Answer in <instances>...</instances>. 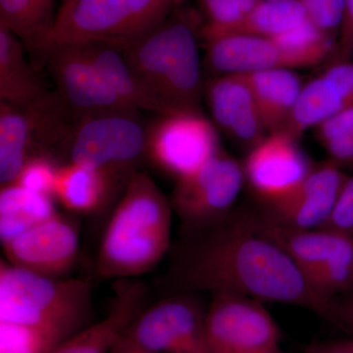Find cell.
I'll return each instance as SVG.
<instances>
[{
    "instance_id": "obj_1",
    "label": "cell",
    "mask_w": 353,
    "mask_h": 353,
    "mask_svg": "<svg viewBox=\"0 0 353 353\" xmlns=\"http://www.w3.org/2000/svg\"><path fill=\"white\" fill-rule=\"evenodd\" d=\"M171 252L158 282L166 296L226 292L331 317L334 301L313 290L289 254L256 229L250 212L231 213L213 226L189 232Z\"/></svg>"
},
{
    "instance_id": "obj_30",
    "label": "cell",
    "mask_w": 353,
    "mask_h": 353,
    "mask_svg": "<svg viewBox=\"0 0 353 353\" xmlns=\"http://www.w3.org/2000/svg\"><path fill=\"white\" fill-rule=\"evenodd\" d=\"M203 15L201 39L206 41L224 30L233 27L261 0H197Z\"/></svg>"
},
{
    "instance_id": "obj_27",
    "label": "cell",
    "mask_w": 353,
    "mask_h": 353,
    "mask_svg": "<svg viewBox=\"0 0 353 353\" xmlns=\"http://www.w3.org/2000/svg\"><path fill=\"white\" fill-rule=\"evenodd\" d=\"M306 20L307 15L301 1L261 0L240 22L206 41L226 36L276 39Z\"/></svg>"
},
{
    "instance_id": "obj_42",
    "label": "cell",
    "mask_w": 353,
    "mask_h": 353,
    "mask_svg": "<svg viewBox=\"0 0 353 353\" xmlns=\"http://www.w3.org/2000/svg\"><path fill=\"white\" fill-rule=\"evenodd\" d=\"M271 1H301V0H271Z\"/></svg>"
},
{
    "instance_id": "obj_23",
    "label": "cell",
    "mask_w": 353,
    "mask_h": 353,
    "mask_svg": "<svg viewBox=\"0 0 353 353\" xmlns=\"http://www.w3.org/2000/svg\"><path fill=\"white\" fill-rule=\"evenodd\" d=\"M25 50L22 41L0 26V101L11 105H28L48 92Z\"/></svg>"
},
{
    "instance_id": "obj_19",
    "label": "cell",
    "mask_w": 353,
    "mask_h": 353,
    "mask_svg": "<svg viewBox=\"0 0 353 353\" xmlns=\"http://www.w3.org/2000/svg\"><path fill=\"white\" fill-rule=\"evenodd\" d=\"M205 65L215 77L248 75L269 69L296 70L294 60L273 39L220 37L206 41Z\"/></svg>"
},
{
    "instance_id": "obj_10",
    "label": "cell",
    "mask_w": 353,
    "mask_h": 353,
    "mask_svg": "<svg viewBox=\"0 0 353 353\" xmlns=\"http://www.w3.org/2000/svg\"><path fill=\"white\" fill-rule=\"evenodd\" d=\"M43 63L55 83V92L74 121L105 114H139L109 87L83 44L51 48L44 54Z\"/></svg>"
},
{
    "instance_id": "obj_21",
    "label": "cell",
    "mask_w": 353,
    "mask_h": 353,
    "mask_svg": "<svg viewBox=\"0 0 353 353\" xmlns=\"http://www.w3.org/2000/svg\"><path fill=\"white\" fill-rule=\"evenodd\" d=\"M117 190L105 174L69 161L58 169L54 199L70 212L92 215L105 208Z\"/></svg>"
},
{
    "instance_id": "obj_17",
    "label": "cell",
    "mask_w": 353,
    "mask_h": 353,
    "mask_svg": "<svg viewBox=\"0 0 353 353\" xmlns=\"http://www.w3.org/2000/svg\"><path fill=\"white\" fill-rule=\"evenodd\" d=\"M108 316L77 332L51 353H110L121 336L146 307L148 290L136 280L115 281Z\"/></svg>"
},
{
    "instance_id": "obj_16",
    "label": "cell",
    "mask_w": 353,
    "mask_h": 353,
    "mask_svg": "<svg viewBox=\"0 0 353 353\" xmlns=\"http://www.w3.org/2000/svg\"><path fill=\"white\" fill-rule=\"evenodd\" d=\"M205 95L214 125L234 143L250 150L268 134L245 76L215 77Z\"/></svg>"
},
{
    "instance_id": "obj_35",
    "label": "cell",
    "mask_w": 353,
    "mask_h": 353,
    "mask_svg": "<svg viewBox=\"0 0 353 353\" xmlns=\"http://www.w3.org/2000/svg\"><path fill=\"white\" fill-rule=\"evenodd\" d=\"M353 54V0H345V18L339 34L334 63L350 61Z\"/></svg>"
},
{
    "instance_id": "obj_29",
    "label": "cell",
    "mask_w": 353,
    "mask_h": 353,
    "mask_svg": "<svg viewBox=\"0 0 353 353\" xmlns=\"http://www.w3.org/2000/svg\"><path fill=\"white\" fill-rule=\"evenodd\" d=\"M316 292L334 301V297L353 289V241L324 263L306 274Z\"/></svg>"
},
{
    "instance_id": "obj_4",
    "label": "cell",
    "mask_w": 353,
    "mask_h": 353,
    "mask_svg": "<svg viewBox=\"0 0 353 353\" xmlns=\"http://www.w3.org/2000/svg\"><path fill=\"white\" fill-rule=\"evenodd\" d=\"M92 310V283L52 278L0 262V322L28 326L87 327Z\"/></svg>"
},
{
    "instance_id": "obj_20",
    "label": "cell",
    "mask_w": 353,
    "mask_h": 353,
    "mask_svg": "<svg viewBox=\"0 0 353 353\" xmlns=\"http://www.w3.org/2000/svg\"><path fill=\"white\" fill-rule=\"evenodd\" d=\"M254 226L278 243L304 275L327 261L353 241V236L328 229H297L285 226L264 213L250 212Z\"/></svg>"
},
{
    "instance_id": "obj_5",
    "label": "cell",
    "mask_w": 353,
    "mask_h": 353,
    "mask_svg": "<svg viewBox=\"0 0 353 353\" xmlns=\"http://www.w3.org/2000/svg\"><path fill=\"white\" fill-rule=\"evenodd\" d=\"M187 0H72L60 7L46 51L63 44L104 43L123 50Z\"/></svg>"
},
{
    "instance_id": "obj_43",
    "label": "cell",
    "mask_w": 353,
    "mask_h": 353,
    "mask_svg": "<svg viewBox=\"0 0 353 353\" xmlns=\"http://www.w3.org/2000/svg\"><path fill=\"white\" fill-rule=\"evenodd\" d=\"M70 1H72V0H62L61 6H65V4L69 3Z\"/></svg>"
},
{
    "instance_id": "obj_36",
    "label": "cell",
    "mask_w": 353,
    "mask_h": 353,
    "mask_svg": "<svg viewBox=\"0 0 353 353\" xmlns=\"http://www.w3.org/2000/svg\"><path fill=\"white\" fill-rule=\"evenodd\" d=\"M322 145L326 148L330 159L339 166L353 168V134H341L327 141Z\"/></svg>"
},
{
    "instance_id": "obj_7",
    "label": "cell",
    "mask_w": 353,
    "mask_h": 353,
    "mask_svg": "<svg viewBox=\"0 0 353 353\" xmlns=\"http://www.w3.org/2000/svg\"><path fill=\"white\" fill-rule=\"evenodd\" d=\"M57 92H50L26 106L0 101V183H14L32 155L63 148L73 123L68 122Z\"/></svg>"
},
{
    "instance_id": "obj_26",
    "label": "cell",
    "mask_w": 353,
    "mask_h": 353,
    "mask_svg": "<svg viewBox=\"0 0 353 353\" xmlns=\"http://www.w3.org/2000/svg\"><path fill=\"white\" fill-rule=\"evenodd\" d=\"M54 199L24 189L16 183L0 190L1 243L57 214Z\"/></svg>"
},
{
    "instance_id": "obj_33",
    "label": "cell",
    "mask_w": 353,
    "mask_h": 353,
    "mask_svg": "<svg viewBox=\"0 0 353 353\" xmlns=\"http://www.w3.org/2000/svg\"><path fill=\"white\" fill-rule=\"evenodd\" d=\"M323 229L353 236V176H347Z\"/></svg>"
},
{
    "instance_id": "obj_39",
    "label": "cell",
    "mask_w": 353,
    "mask_h": 353,
    "mask_svg": "<svg viewBox=\"0 0 353 353\" xmlns=\"http://www.w3.org/2000/svg\"><path fill=\"white\" fill-rule=\"evenodd\" d=\"M110 353H153L132 340L127 334H123L114 345Z\"/></svg>"
},
{
    "instance_id": "obj_14",
    "label": "cell",
    "mask_w": 353,
    "mask_h": 353,
    "mask_svg": "<svg viewBox=\"0 0 353 353\" xmlns=\"http://www.w3.org/2000/svg\"><path fill=\"white\" fill-rule=\"evenodd\" d=\"M13 266L52 278H66L78 259L80 234L73 221L55 214L2 243Z\"/></svg>"
},
{
    "instance_id": "obj_38",
    "label": "cell",
    "mask_w": 353,
    "mask_h": 353,
    "mask_svg": "<svg viewBox=\"0 0 353 353\" xmlns=\"http://www.w3.org/2000/svg\"><path fill=\"white\" fill-rule=\"evenodd\" d=\"M305 353H353V338L311 343Z\"/></svg>"
},
{
    "instance_id": "obj_15",
    "label": "cell",
    "mask_w": 353,
    "mask_h": 353,
    "mask_svg": "<svg viewBox=\"0 0 353 353\" xmlns=\"http://www.w3.org/2000/svg\"><path fill=\"white\" fill-rule=\"evenodd\" d=\"M347 176L331 159L314 165L303 182L283 201L268 206L266 213L285 226L320 229L329 219Z\"/></svg>"
},
{
    "instance_id": "obj_28",
    "label": "cell",
    "mask_w": 353,
    "mask_h": 353,
    "mask_svg": "<svg viewBox=\"0 0 353 353\" xmlns=\"http://www.w3.org/2000/svg\"><path fill=\"white\" fill-rule=\"evenodd\" d=\"M77 332L66 327L0 322V353H51Z\"/></svg>"
},
{
    "instance_id": "obj_3",
    "label": "cell",
    "mask_w": 353,
    "mask_h": 353,
    "mask_svg": "<svg viewBox=\"0 0 353 353\" xmlns=\"http://www.w3.org/2000/svg\"><path fill=\"white\" fill-rule=\"evenodd\" d=\"M202 24L201 14L183 6L121 50L168 113L201 112L205 94L199 50Z\"/></svg>"
},
{
    "instance_id": "obj_13",
    "label": "cell",
    "mask_w": 353,
    "mask_h": 353,
    "mask_svg": "<svg viewBox=\"0 0 353 353\" xmlns=\"http://www.w3.org/2000/svg\"><path fill=\"white\" fill-rule=\"evenodd\" d=\"M299 139L287 130H279L248 150L243 165L245 181L268 206L292 194L314 166Z\"/></svg>"
},
{
    "instance_id": "obj_37",
    "label": "cell",
    "mask_w": 353,
    "mask_h": 353,
    "mask_svg": "<svg viewBox=\"0 0 353 353\" xmlns=\"http://www.w3.org/2000/svg\"><path fill=\"white\" fill-rule=\"evenodd\" d=\"M331 319L353 333V289L340 301H334Z\"/></svg>"
},
{
    "instance_id": "obj_18",
    "label": "cell",
    "mask_w": 353,
    "mask_h": 353,
    "mask_svg": "<svg viewBox=\"0 0 353 353\" xmlns=\"http://www.w3.org/2000/svg\"><path fill=\"white\" fill-rule=\"evenodd\" d=\"M353 108V61L339 62L305 83L284 129L301 138L308 130Z\"/></svg>"
},
{
    "instance_id": "obj_12",
    "label": "cell",
    "mask_w": 353,
    "mask_h": 353,
    "mask_svg": "<svg viewBox=\"0 0 353 353\" xmlns=\"http://www.w3.org/2000/svg\"><path fill=\"white\" fill-rule=\"evenodd\" d=\"M262 301L240 294H213L206 310L211 353H262L279 347L281 332Z\"/></svg>"
},
{
    "instance_id": "obj_22",
    "label": "cell",
    "mask_w": 353,
    "mask_h": 353,
    "mask_svg": "<svg viewBox=\"0 0 353 353\" xmlns=\"http://www.w3.org/2000/svg\"><path fill=\"white\" fill-rule=\"evenodd\" d=\"M245 76L268 134L284 129L303 83L294 70L269 69Z\"/></svg>"
},
{
    "instance_id": "obj_9",
    "label": "cell",
    "mask_w": 353,
    "mask_h": 353,
    "mask_svg": "<svg viewBox=\"0 0 353 353\" xmlns=\"http://www.w3.org/2000/svg\"><path fill=\"white\" fill-rule=\"evenodd\" d=\"M221 150L214 123L201 112L159 114L148 129L146 158L176 181L194 174Z\"/></svg>"
},
{
    "instance_id": "obj_34",
    "label": "cell",
    "mask_w": 353,
    "mask_h": 353,
    "mask_svg": "<svg viewBox=\"0 0 353 353\" xmlns=\"http://www.w3.org/2000/svg\"><path fill=\"white\" fill-rule=\"evenodd\" d=\"M319 141H327L341 134H353V108L345 109L316 128Z\"/></svg>"
},
{
    "instance_id": "obj_41",
    "label": "cell",
    "mask_w": 353,
    "mask_h": 353,
    "mask_svg": "<svg viewBox=\"0 0 353 353\" xmlns=\"http://www.w3.org/2000/svg\"><path fill=\"white\" fill-rule=\"evenodd\" d=\"M262 353H284L283 352H281L280 350H279V347L271 348V350H266V352H262Z\"/></svg>"
},
{
    "instance_id": "obj_31",
    "label": "cell",
    "mask_w": 353,
    "mask_h": 353,
    "mask_svg": "<svg viewBox=\"0 0 353 353\" xmlns=\"http://www.w3.org/2000/svg\"><path fill=\"white\" fill-rule=\"evenodd\" d=\"M59 167L54 158L48 153L32 155L14 183L31 192L54 199L55 181Z\"/></svg>"
},
{
    "instance_id": "obj_11",
    "label": "cell",
    "mask_w": 353,
    "mask_h": 353,
    "mask_svg": "<svg viewBox=\"0 0 353 353\" xmlns=\"http://www.w3.org/2000/svg\"><path fill=\"white\" fill-rule=\"evenodd\" d=\"M205 315L192 292L169 294L143 309L126 334L153 353H211Z\"/></svg>"
},
{
    "instance_id": "obj_8",
    "label": "cell",
    "mask_w": 353,
    "mask_h": 353,
    "mask_svg": "<svg viewBox=\"0 0 353 353\" xmlns=\"http://www.w3.org/2000/svg\"><path fill=\"white\" fill-rule=\"evenodd\" d=\"M245 181L243 165L223 150L192 175L176 180L170 202L183 230L201 231L224 220L233 212Z\"/></svg>"
},
{
    "instance_id": "obj_25",
    "label": "cell",
    "mask_w": 353,
    "mask_h": 353,
    "mask_svg": "<svg viewBox=\"0 0 353 353\" xmlns=\"http://www.w3.org/2000/svg\"><path fill=\"white\" fill-rule=\"evenodd\" d=\"M55 18L41 0H0V26L13 32L36 59L43 62L44 50Z\"/></svg>"
},
{
    "instance_id": "obj_2",
    "label": "cell",
    "mask_w": 353,
    "mask_h": 353,
    "mask_svg": "<svg viewBox=\"0 0 353 353\" xmlns=\"http://www.w3.org/2000/svg\"><path fill=\"white\" fill-rule=\"evenodd\" d=\"M172 212L170 201L150 176L134 173L102 234L97 278L129 280L152 272L170 252Z\"/></svg>"
},
{
    "instance_id": "obj_24",
    "label": "cell",
    "mask_w": 353,
    "mask_h": 353,
    "mask_svg": "<svg viewBox=\"0 0 353 353\" xmlns=\"http://www.w3.org/2000/svg\"><path fill=\"white\" fill-rule=\"evenodd\" d=\"M77 44H83L95 68L126 105L137 111L168 114L146 90L119 48L104 43Z\"/></svg>"
},
{
    "instance_id": "obj_40",
    "label": "cell",
    "mask_w": 353,
    "mask_h": 353,
    "mask_svg": "<svg viewBox=\"0 0 353 353\" xmlns=\"http://www.w3.org/2000/svg\"><path fill=\"white\" fill-rule=\"evenodd\" d=\"M46 6L50 7V8L53 9L54 7V0H41Z\"/></svg>"
},
{
    "instance_id": "obj_32",
    "label": "cell",
    "mask_w": 353,
    "mask_h": 353,
    "mask_svg": "<svg viewBox=\"0 0 353 353\" xmlns=\"http://www.w3.org/2000/svg\"><path fill=\"white\" fill-rule=\"evenodd\" d=\"M301 2L307 19L318 29L334 38L340 34L345 18V0H301Z\"/></svg>"
},
{
    "instance_id": "obj_6",
    "label": "cell",
    "mask_w": 353,
    "mask_h": 353,
    "mask_svg": "<svg viewBox=\"0 0 353 353\" xmlns=\"http://www.w3.org/2000/svg\"><path fill=\"white\" fill-rule=\"evenodd\" d=\"M138 117L113 113L74 121L63 146L67 162L92 167L125 189L146 158L148 130Z\"/></svg>"
}]
</instances>
